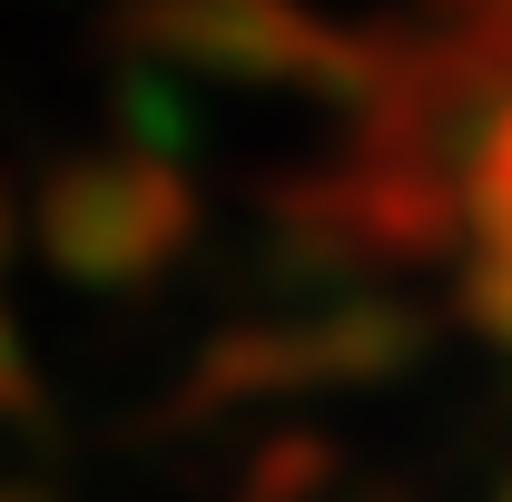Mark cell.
Wrapping results in <instances>:
<instances>
[{"instance_id": "obj_1", "label": "cell", "mask_w": 512, "mask_h": 502, "mask_svg": "<svg viewBox=\"0 0 512 502\" xmlns=\"http://www.w3.org/2000/svg\"><path fill=\"white\" fill-rule=\"evenodd\" d=\"M453 207L473 286L512 325V0L463 10V158H453Z\"/></svg>"}]
</instances>
